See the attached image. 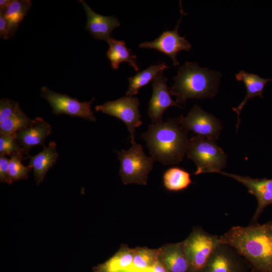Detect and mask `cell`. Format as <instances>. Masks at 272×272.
<instances>
[{"mask_svg":"<svg viewBox=\"0 0 272 272\" xmlns=\"http://www.w3.org/2000/svg\"><path fill=\"white\" fill-rule=\"evenodd\" d=\"M220 242L232 247L258 272H272V220L260 224L232 227L219 237Z\"/></svg>","mask_w":272,"mask_h":272,"instance_id":"cell-1","label":"cell"},{"mask_svg":"<svg viewBox=\"0 0 272 272\" xmlns=\"http://www.w3.org/2000/svg\"><path fill=\"white\" fill-rule=\"evenodd\" d=\"M188 132L177 117L168 119L165 122L152 123L141 137L155 161L169 165L177 164L183 160L189 143Z\"/></svg>","mask_w":272,"mask_h":272,"instance_id":"cell-2","label":"cell"},{"mask_svg":"<svg viewBox=\"0 0 272 272\" xmlns=\"http://www.w3.org/2000/svg\"><path fill=\"white\" fill-rule=\"evenodd\" d=\"M221 77L218 72L201 67L197 63L185 62L173 78L174 84L170 92L180 106L189 99L212 98L218 91Z\"/></svg>","mask_w":272,"mask_h":272,"instance_id":"cell-3","label":"cell"},{"mask_svg":"<svg viewBox=\"0 0 272 272\" xmlns=\"http://www.w3.org/2000/svg\"><path fill=\"white\" fill-rule=\"evenodd\" d=\"M186 156L196 166L195 175L220 173L226 167L228 157L215 141L199 135L189 140Z\"/></svg>","mask_w":272,"mask_h":272,"instance_id":"cell-4","label":"cell"},{"mask_svg":"<svg viewBox=\"0 0 272 272\" xmlns=\"http://www.w3.org/2000/svg\"><path fill=\"white\" fill-rule=\"evenodd\" d=\"M120 162L119 174L124 185L137 184L146 185L148 175L153 169L155 160L147 156L141 145L135 142L126 151H117Z\"/></svg>","mask_w":272,"mask_h":272,"instance_id":"cell-5","label":"cell"},{"mask_svg":"<svg viewBox=\"0 0 272 272\" xmlns=\"http://www.w3.org/2000/svg\"><path fill=\"white\" fill-rule=\"evenodd\" d=\"M183 241L190 272H200L221 243L219 236L211 234L198 226L194 227Z\"/></svg>","mask_w":272,"mask_h":272,"instance_id":"cell-6","label":"cell"},{"mask_svg":"<svg viewBox=\"0 0 272 272\" xmlns=\"http://www.w3.org/2000/svg\"><path fill=\"white\" fill-rule=\"evenodd\" d=\"M139 99L135 97L124 96L113 101L106 102L95 107L96 111H100L122 120L130 133L131 143L135 142V129L143 122L139 110Z\"/></svg>","mask_w":272,"mask_h":272,"instance_id":"cell-7","label":"cell"},{"mask_svg":"<svg viewBox=\"0 0 272 272\" xmlns=\"http://www.w3.org/2000/svg\"><path fill=\"white\" fill-rule=\"evenodd\" d=\"M41 96L49 103L55 115L64 114L96 121V117L91 109L94 99L89 102H82L67 95L54 92L46 87H42Z\"/></svg>","mask_w":272,"mask_h":272,"instance_id":"cell-8","label":"cell"},{"mask_svg":"<svg viewBox=\"0 0 272 272\" xmlns=\"http://www.w3.org/2000/svg\"><path fill=\"white\" fill-rule=\"evenodd\" d=\"M178 117L179 123L187 131L214 141L219 138L223 129L217 118L197 104L193 106L186 116L180 115Z\"/></svg>","mask_w":272,"mask_h":272,"instance_id":"cell-9","label":"cell"},{"mask_svg":"<svg viewBox=\"0 0 272 272\" xmlns=\"http://www.w3.org/2000/svg\"><path fill=\"white\" fill-rule=\"evenodd\" d=\"M249 268L247 261L232 247L221 243L200 272H249Z\"/></svg>","mask_w":272,"mask_h":272,"instance_id":"cell-10","label":"cell"},{"mask_svg":"<svg viewBox=\"0 0 272 272\" xmlns=\"http://www.w3.org/2000/svg\"><path fill=\"white\" fill-rule=\"evenodd\" d=\"M181 18L175 28L173 30H166L155 40L151 42H145L139 45L140 48L156 49L169 56L174 65H178L177 60L178 53L182 50L189 51L192 47L191 44L184 37H181L178 33V27L183 16L185 15L180 6Z\"/></svg>","mask_w":272,"mask_h":272,"instance_id":"cell-11","label":"cell"},{"mask_svg":"<svg viewBox=\"0 0 272 272\" xmlns=\"http://www.w3.org/2000/svg\"><path fill=\"white\" fill-rule=\"evenodd\" d=\"M164 71H161L153 81V93L150 99L148 115L152 124L162 122V116L169 107L177 106L182 108L176 101L171 98V94L167 85V78L163 75Z\"/></svg>","mask_w":272,"mask_h":272,"instance_id":"cell-12","label":"cell"},{"mask_svg":"<svg viewBox=\"0 0 272 272\" xmlns=\"http://www.w3.org/2000/svg\"><path fill=\"white\" fill-rule=\"evenodd\" d=\"M220 173L241 183L247 188L249 193L255 196L257 199V206L251 223H257L260 215L265 208L272 204V179L266 178L254 179L249 176L222 171Z\"/></svg>","mask_w":272,"mask_h":272,"instance_id":"cell-13","label":"cell"},{"mask_svg":"<svg viewBox=\"0 0 272 272\" xmlns=\"http://www.w3.org/2000/svg\"><path fill=\"white\" fill-rule=\"evenodd\" d=\"M79 2L86 12L87 22L85 29L96 39L107 41L114 29L119 27L120 23L114 16H105L95 12L84 0Z\"/></svg>","mask_w":272,"mask_h":272,"instance_id":"cell-14","label":"cell"},{"mask_svg":"<svg viewBox=\"0 0 272 272\" xmlns=\"http://www.w3.org/2000/svg\"><path fill=\"white\" fill-rule=\"evenodd\" d=\"M35 123L15 133L18 143L22 148L25 154L28 155L29 151L34 146L43 145L46 138L52 132L51 125L43 118H35Z\"/></svg>","mask_w":272,"mask_h":272,"instance_id":"cell-15","label":"cell"},{"mask_svg":"<svg viewBox=\"0 0 272 272\" xmlns=\"http://www.w3.org/2000/svg\"><path fill=\"white\" fill-rule=\"evenodd\" d=\"M160 257L168 272H190L184 241L168 243L160 248Z\"/></svg>","mask_w":272,"mask_h":272,"instance_id":"cell-16","label":"cell"},{"mask_svg":"<svg viewBox=\"0 0 272 272\" xmlns=\"http://www.w3.org/2000/svg\"><path fill=\"white\" fill-rule=\"evenodd\" d=\"M55 142H51L48 146H43V150L34 156L27 155L29 159L28 166L34 170L35 180L39 184L43 180L48 170L55 163L58 158Z\"/></svg>","mask_w":272,"mask_h":272,"instance_id":"cell-17","label":"cell"},{"mask_svg":"<svg viewBox=\"0 0 272 272\" xmlns=\"http://www.w3.org/2000/svg\"><path fill=\"white\" fill-rule=\"evenodd\" d=\"M235 77L237 81L243 82L247 91L246 96L243 101L238 107L233 108V110L236 112L238 117L236 124V127L238 129L240 123L239 116L242 108L252 98L257 96L263 98V89L268 82L272 81V78L264 79L257 75L249 73L244 71H240L236 75Z\"/></svg>","mask_w":272,"mask_h":272,"instance_id":"cell-18","label":"cell"},{"mask_svg":"<svg viewBox=\"0 0 272 272\" xmlns=\"http://www.w3.org/2000/svg\"><path fill=\"white\" fill-rule=\"evenodd\" d=\"M109 45L106 55L110 61L112 67L116 70L122 62H127L137 73L140 71L137 62V56L131 54L123 40H116L110 37L107 41Z\"/></svg>","mask_w":272,"mask_h":272,"instance_id":"cell-19","label":"cell"},{"mask_svg":"<svg viewBox=\"0 0 272 272\" xmlns=\"http://www.w3.org/2000/svg\"><path fill=\"white\" fill-rule=\"evenodd\" d=\"M31 6L32 2L29 0H12L7 8L0 10L8 23L13 36Z\"/></svg>","mask_w":272,"mask_h":272,"instance_id":"cell-20","label":"cell"},{"mask_svg":"<svg viewBox=\"0 0 272 272\" xmlns=\"http://www.w3.org/2000/svg\"><path fill=\"white\" fill-rule=\"evenodd\" d=\"M134 253V249L124 246L109 260L95 267L94 272H116L125 270L131 265Z\"/></svg>","mask_w":272,"mask_h":272,"instance_id":"cell-21","label":"cell"},{"mask_svg":"<svg viewBox=\"0 0 272 272\" xmlns=\"http://www.w3.org/2000/svg\"><path fill=\"white\" fill-rule=\"evenodd\" d=\"M168 67L165 62L151 65L144 71L128 79L129 86L126 96L133 97L139 90L153 81L159 73Z\"/></svg>","mask_w":272,"mask_h":272,"instance_id":"cell-22","label":"cell"},{"mask_svg":"<svg viewBox=\"0 0 272 272\" xmlns=\"http://www.w3.org/2000/svg\"><path fill=\"white\" fill-rule=\"evenodd\" d=\"M163 184L170 191H179L187 188L192 183L190 174L179 167H171L163 175Z\"/></svg>","mask_w":272,"mask_h":272,"instance_id":"cell-23","label":"cell"},{"mask_svg":"<svg viewBox=\"0 0 272 272\" xmlns=\"http://www.w3.org/2000/svg\"><path fill=\"white\" fill-rule=\"evenodd\" d=\"M35 122V119H30L19 106L10 117L0 123V135L16 133L33 125Z\"/></svg>","mask_w":272,"mask_h":272,"instance_id":"cell-24","label":"cell"},{"mask_svg":"<svg viewBox=\"0 0 272 272\" xmlns=\"http://www.w3.org/2000/svg\"><path fill=\"white\" fill-rule=\"evenodd\" d=\"M160 253V248L150 249L147 247L134 248L132 262L126 269L137 270L152 267L159 259Z\"/></svg>","mask_w":272,"mask_h":272,"instance_id":"cell-25","label":"cell"},{"mask_svg":"<svg viewBox=\"0 0 272 272\" xmlns=\"http://www.w3.org/2000/svg\"><path fill=\"white\" fill-rule=\"evenodd\" d=\"M23 154L24 152H21L11 156L8 174L12 181L27 178L29 173L33 169L29 166H25L22 163Z\"/></svg>","mask_w":272,"mask_h":272,"instance_id":"cell-26","label":"cell"},{"mask_svg":"<svg viewBox=\"0 0 272 272\" xmlns=\"http://www.w3.org/2000/svg\"><path fill=\"white\" fill-rule=\"evenodd\" d=\"M21 152L24 153L16 140L15 133L0 135V155L11 156Z\"/></svg>","mask_w":272,"mask_h":272,"instance_id":"cell-27","label":"cell"},{"mask_svg":"<svg viewBox=\"0 0 272 272\" xmlns=\"http://www.w3.org/2000/svg\"><path fill=\"white\" fill-rule=\"evenodd\" d=\"M19 106L15 101L3 98L0 101V123L10 117Z\"/></svg>","mask_w":272,"mask_h":272,"instance_id":"cell-28","label":"cell"},{"mask_svg":"<svg viewBox=\"0 0 272 272\" xmlns=\"http://www.w3.org/2000/svg\"><path fill=\"white\" fill-rule=\"evenodd\" d=\"M10 159L6 156L0 155V180L1 182L12 184L13 181L9 176Z\"/></svg>","mask_w":272,"mask_h":272,"instance_id":"cell-29","label":"cell"},{"mask_svg":"<svg viewBox=\"0 0 272 272\" xmlns=\"http://www.w3.org/2000/svg\"><path fill=\"white\" fill-rule=\"evenodd\" d=\"M12 35L11 33L8 23L4 17L3 14L0 13V37L1 38L7 39L11 37Z\"/></svg>","mask_w":272,"mask_h":272,"instance_id":"cell-30","label":"cell"},{"mask_svg":"<svg viewBox=\"0 0 272 272\" xmlns=\"http://www.w3.org/2000/svg\"><path fill=\"white\" fill-rule=\"evenodd\" d=\"M116 272H156L152 267H147L146 268L137 270H122L117 271Z\"/></svg>","mask_w":272,"mask_h":272,"instance_id":"cell-31","label":"cell"},{"mask_svg":"<svg viewBox=\"0 0 272 272\" xmlns=\"http://www.w3.org/2000/svg\"><path fill=\"white\" fill-rule=\"evenodd\" d=\"M12 0H1L0 10H3L11 3Z\"/></svg>","mask_w":272,"mask_h":272,"instance_id":"cell-32","label":"cell"},{"mask_svg":"<svg viewBox=\"0 0 272 272\" xmlns=\"http://www.w3.org/2000/svg\"><path fill=\"white\" fill-rule=\"evenodd\" d=\"M249 272H258L257 271L253 269H251L249 271Z\"/></svg>","mask_w":272,"mask_h":272,"instance_id":"cell-33","label":"cell"}]
</instances>
